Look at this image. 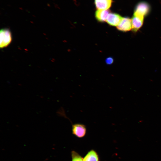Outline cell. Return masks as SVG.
Masks as SVG:
<instances>
[{
    "mask_svg": "<svg viewBox=\"0 0 161 161\" xmlns=\"http://www.w3.org/2000/svg\"><path fill=\"white\" fill-rule=\"evenodd\" d=\"M0 47L3 48L7 47L12 41V36L10 30L7 28L1 29L0 32Z\"/></svg>",
    "mask_w": 161,
    "mask_h": 161,
    "instance_id": "cell-1",
    "label": "cell"
},
{
    "mask_svg": "<svg viewBox=\"0 0 161 161\" xmlns=\"http://www.w3.org/2000/svg\"><path fill=\"white\" fill-rule=\"evenodd\" d=\"M72 134L79 138L84 137L86 133V128L85 125L80 123H76L72 125Z\"/></svg>",
    "mask_w": 161,
    "mask_h": 161,
    "instance_id": "cell-2",
    "label": "cell"
},
{
    "mask_svg": "<svg viewBox=\"0 0 161 161\" xmlns=\"http://www.w3.org/2000/svg\"><path fill=\"white\" fill-rule=\"evenodd\" d=\"M149 6L145 2H140L138 4L134 12V15L143 18L148 13Z\"/></svg>",
    "mask_w": 161,
    "mask_h": 161,
    "instance_id": "cell-3",
    "label": "cell"
},
{
    "mask_svg": "<svg viewBox=\"0 0 161 161\" xmlns=\"http://www.w3.org/2000/svg\"><path fill=\"white\" fill-rule=\"evenodd\" d=\"M117 27L118 30L121 31L126 32L130 31L132 28L131 20L128 17L123 18Z\"/></svg>",
    "mask_w": 161,
    "mask_h": 161,
    "instance_id": "cell-4",
    "label": "cell"
},
{
    "mask_svg": "<svg viewBox=\"0 0 161 161\" xmlns=\"http://www.w3.org/2000/svg\"><path fill=\"white\" fill-rule=\"evenodd\" d=\"M123 18L119 14L115 13H110L106 20L107 23L112 26H117Z\"/></svg>",
    "mask_w": 161,
    "mask_h": 161,
    "instance_id": "cell-5",
    "label": "cell"
},
{
    "mask_svg": "<svg viewBox=\"0 0 161 161\" xmlns=\"http://www.w3.org/2000/svg\"><path fill=\"white\" fill-rule=\"evenodd\" d=\"M112 0H95V4L97 10H108L111 7Z\"/></svg>",
    "mask_w": 161,
    "mask_h": 161,
    "instance_id": "cell-6",
    "label": "cell"
},
{
    "mask_svg": "<svg viewBox=\"0 0 161 161\" xmlns=\"http://www.w3.org/2000/svg\"><path fill=\"white\" fill-rule=\"evenodd\" d=\"M110 13V11L109 10H97L95 13L96 19L99 22H104L106 20L108 16Z\"/></svg>",
    "mask_w": 161,
    "mask_h": 161,
    "instance_id": "cell-7",
    "label": "cell"
},
{
    "mask_svg": "<svg viewBox=\"0 0 161 161\" xmlns=\"http://www.w3.org/2000/svg\"><path fill=\"white\" fill-rule=\"evenodd\" d=\"M143 18L134 15L131 19L132 28L134 32H136L142 26Z\"/></svg>",
    "mask_w": 161,
    "mask_h": 161,
    "instance_id": "cell-8",
    "label": "cell"
},
{
    "mask_svg": "<svg viewBox=\"0 0 161 161\" xmlns=\"http://www.w3.org/2000/svg\"><path fill=\"white\" fill-rule=\"evenodd\" d=\"M83 161H99L98 155L94 150L88 151L83 158Z\"/></svg>",
    "mask_w": 161,
    "mask_h": 161,
    "instance_id": "cell-9",
    "label": "cell"
},
{
    "mask_svg": "<svg viewBox=\"0 0 161 161\" xmlns=\"http://www.w3.org/2000/svg\"><path fill=\"white\" fill-rule=\"evenodd\" d=\"M72 161H83V158L75 151L71 152Z\"/></svg>",
    "mask_w": 161,
    "mask_h": 161,
    "instance_id": "cell-10",
    "label": "cell"
},
{
    "mask_svg": "<svg viewBox=\"0 0 161 161\" xmlns=\"http://www.w3.org/2000/svg\"><path fill=\"white\" fill-rule=\"evenodd\" d=\"M114 61L113 59L111 57L107 58L105 60L106 63L107 65H111L113 63Z\"/></svg>",
    "mask_w": 161,
    "mask_h": 161,
    "instance_id": "cell-11",
    "label": "cell"
}]
</instances>
